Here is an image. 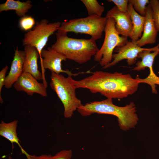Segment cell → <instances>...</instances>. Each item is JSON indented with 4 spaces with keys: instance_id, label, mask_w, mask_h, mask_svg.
I'll return each instance as SVG.
<instances>
[{
    "instance_id": "1",
    "label": "cell",
    "mask_w": 159,
    "mask_h": 159,
    "mask_svg": "<svg viewBox=\"0 0 159 159\" xmlns=\"http://www.w3.org/2000/svg\"><path fill=\"white\" fill-rule=\"evenodd\" d=\"M71 79L76 89H87L92 93H99L112 99H122L134 94L140 84L130 74L102 71L92 72L79 80L73 79L72 77Z\"/></svg>"
},
{
    "instance_id": "2",
    "label": "cell",
    "mask_w": 159,
    "mask_h": 159,
    "mask_svg": "<svg viewBox=\"0 0 159 159\" xmlns=\"http://www.w3.org/2000/svg\"><path fill=\"white\" fill-rule=\"evenodd\" d=\"M77 111L84 117L94 113L115 116L120 128L124 131L134 128L139 120L136 113V107L133 102H130L125 106L120 107L114 105L112 99L109 98L83 105L78 108Z\"/></svg>"
},
{
    "instance_id": "3",
    "label": "cell",
    "mask_w": 159,
    "mask_h": 159,
    "mask_svg": "<svg viewBox=\"0 0 159 159\" xmlns=\"http://www.w3.org/2000/svg\"><path fill=\"white\" fill-rule=\"evenodd\" d=\"M56 42L49 48L64 56L67 59L79 64L86 63L94 56L99 50L96 41L69 37L67 33L57 31Z\"/></svg>"
},
{
    "instance_id": "4",
    "label": "cell",
    "mask_w": 159,
    "mask_h": 159,
    "mask_svg": "<svg viewBox=\"0 0 159 159\" xmlns=\"http://www.w3.org/2000/svg\"><path fill=\"white\" fill-rule=\"evenodd\" d=\"M71 76L65 77L61 74L51 72L50 85L56 93L64 107L63 115L71 118L74 111L83 105L77 97L76 88L71 80Z\"/></svg>"
},
{
    "instance_id": "5",
    "label": "cell",
    "mask_w": 159,
    "mask_h": 159,
    "mask_svg": "<svg viewBox=\"0 0 159 159\" xmlns=\"http://www.w3.org/2000/svg\"><path fill=\"white\" fill-rule=\"evenodd\" d=\"M107 19L105 17L93 16L64 21L57 31L66 33L72 32L87 34L96 41L101 38Z\"/></svg>"
},
{
    "instance_id": "6",
    "label": "cell",
    "mask_w": 159,
    "mask_h": 159,
    "mask_svg": "<svg viewBox=\"0 0 159 159\" xmlns=\"http://www.w3.org/2000/svg\"><path fill=\"white\" fill-rule=\"evenodd\" d=\"M104 32L103 43L94 56V60L99 62L102 67L112 62L113 52L116 47L123 46L128 42L127 37L120 36L116 29L113 18H107Z\"/></svg>"
},
{
    "instance_id": "7",
    "label": "cell",
    "mask_w": 159,
    "mask_h": 159,
    "mask_svg": "<svg viewBox=\"0 0 159 159\" xmlns=\"http://www.w3.org/2000/svg\"><path fill=\"white\" fill-rule=\"evenodd\" d=\"M59 21L49 23L46 19L37 22L32 30L24 34L22 44L35 47L39 55L41 67L42 59L41 53L46 45L49 37L57 31L61 25Z\"/></svg>"
},
{
    "instance_id": "8",
    "label": "cell",
    "mask_w": 159,
    "mask_h": 159,
    "mask_svg": "<svg viewBox=\"0 0 159 159\" xmlns=\"http://www.w3.org/2000/svg\"><path fill=\"white\" fill-rule=\"evenodd\" d=\"M41 56L42 59V65L41 67L42 73L43 76V82L47 86V83L45 76V69H48L57 74L65 73L68 76H75L79 73H74L69 70H64L62 69V62L66 61V57L64 55L53 50L48 48L47 50L43 49L41 53Z\"/></svg>"
},
{
    "instance_id": "9",
    "label": "cell",
    "mask_w": 159,
    "mask_h": 159,
    "mask_svg": "<svg viewBox=\"0 0 159 159\" xmlns=\"http://www.w3.org/2000/svg\"><path fill=\"white\" fill-rule=\"evenodd\" d=\"M136 42L131 40L123 46L116 47L114 50L116 53L113 54L112 61L102 68L107 69L114 66L124 59L127 60L128 65L136 63L139 53L146 49L139 47Z\"/></svg>"
},
{
    "instance_id": "10",
    "label": "cell",
    "mask_w": 159,
    "mask_h": 159,
    "mask_svg": "<svg viewBox=\"0 0 159 159\" xmlns=\"http://www.w3.org/2000/svg\"><path fill=\"white\" fill-rule=\"evenodd\" d=\"M13 86L17 91L24 92L29 95L37 93L44 97L47 96V86L43 83L39 82L36 78L28 73L23 72Z\"/></svg>"
},
{
    "instance_id": "11",
    "label": "cell",
    "mask_w": 159,
    "mask_h": 159,
    "mask_svg": "<svg viewBox=\"0 0 159 159\" xmlns=\"http://www.w3.org/2000/svg\"><path fill=\"white\" fill-rule=\"evenodd\" d=\"M105 17L114 19L116 29L120 35L130 37L132 33L133 26L128 12L121 11L115 6L107 11Z\"/></svg>"
},
{
    "instance_id": "12",
    "label": "cell",
    "mask_w": 159,
    "mask_h": 159,
    "mask_svg": "<svg viewBox=\"0 0 159 159\" xmlns=\"http://www.w3.org/2000/svg\"><path fill=\"white\" fill-rule=\"evenodd\" d=\"M143 34L136 42L137 45L141 47L147 44L155 43L158 32L152 18V9L149 4L146 7Z\"/></svg>"
},
{
    "instance_id": "13",
    "label": "cell",
    "mask_w": 159,
    "mask_h": 159,
    "mask_svg": "<svg viewBox=\"0 0 159 159\" xmlns=\"http://www.w3.org/2000/svg\"><path fill=\"white\" fill-rule=\"evenodd\" d=\"M25 57L24 51L19 50L17 47L15 50L10 71L6 78L4 86L5 88H11L22 73Z\"/></svg>"
},
{
    "instance_id": "14",
    "label": "cell",
    "mask_w": 159,
    "mask_h": 159,
    "mask_svg": "<svg viewBox=\"0 0 159 159\" xmlns=\"http://www.w3.org/2000/svg\"><path fill=\"white\" fill-rule=\"evenodd\" d=\"M25 57L23 64V72L30 74L38 80H43L42 72L38 69L37 60L39 55L37 49L34 47L24 46Z\"/></svg>"
},
{
    "instance_id": "15",
    "label": "cell",
    "mask_w": 159,
    "mask_h": 159,
    "mask_svg": "<svg viewBox=\"0 0 159 159\" xmlns=\"http://www.w3.org/2000/svg\"><path fill=\"white\" fill-rule=\"evenodd\" d=\"M159 54V44L156 46L146 48L139 53L138 58L141 60L136 63V66L133 70L140 71L148 68L150 70H153V65L155 57Z\"/></svg>"
},
{
    "instance_id": "16",
    "label": "cell",
    "mask_w": 159,
    "mask_h": 159,
    "mask_svg": "<svg viewBox=\"0 0 159 159\" xmlns=\"http://www.w3.org/2000/svg\"><path fill=\"white\" fill-rule=\"evenodd\" d=\"M18 121L15 120L9 122H5L3 120L0 123V135L9 141L14 148V144H17L21 149L22 153L24 154L26 152L21 146L20 141L18 138L16 129Z\"/></svg>"
},
{
    "instance_id": "17",
    "label": "cell",
    "mask_w": 159,
    "mask_h": 159,
    "mask_svg": "<svg viewBox=\"0 0 159 159\" xmlns=\"http://www.w3.org/2000/svg\"><path fill=\"white\" fill-rule=\"evenodd\" d=\"M132 21L133 32L130 38L132 41H137L141 38L143 32L145 16L138 13L134 9L132 5L129 2L128 11Z\"/></svg>"
},
{
    "instance_id": "18",
    "label": "cell",
    "mask_w": 159,
    "mask_h": 159,
    "mask_svg": "<svg viewBox=\"0 0 159 159\" xmlns=\"http://www.w3.org/2000/svg\"><path fill=\"white\" fill-rule=\"evenodd\" d=\"M31 3L30 0L21 2L19 0H7L4 3L0 4V12L14 10L18 16L22 17L25 16L32 7Z\"/></svg>"
},
{
    "instance_id": "19",
    "label": "cell",
    "mask_w": 159,
    "mask_h": 159,
    "mask_svg": "<svg viewBox=\"0 0 159 159\" xmlns=\"http://www.w3.org/2000/svg\"><path fill=\"white\" fill-rule=\"evenodd\" d=\"M87 10L88 16H102L104 7L100 5L96 0H81Z\"/></svg>"
},
{
    "instance_id": "20",
    "label": "cell",
    "mask_w": 159,
    "mask_h": 159,
    "mask_svg": "<svg viewBox=\"0 0 159 159\" xmlns=\"http://www.w3.org/2000/svg\"><path fill=\"white\" fill-rule=\"evenodd\" d=\"M136 78L138 80L140 83H145L149 85L151 87L152 92L155 94L157 93L155 85H159V77L155 74L153 70H150L149 75L145 78L141 79L137 76Z\"/></svg>"
},
{
    "instance_id": "21",
    "label": "cell",
    "mask_w": 159,
    "mask_h": 159,
    "mask_svg": "<svg viewBox=\"0 0 159 159\" xmlns=\"http://www.w3.org/2000/svg\"><path fill=\"white\" fill-rule=\"evenodd\" d=\"M129 2L132 5L135 11L143 16L146 15V10L147 5L150 4L148 0H130Z\"/></svg>"
},
{
    "instance_id": "22",
    "label": "cell",
    "mask_w": 159,
    "mask_h": 159,
    "mask_svg": "<svg viewBox=\"0 0 159 159\" xmlns=\"http://www.w3.org/2000/svg\"><path fill=\"white\" fill-rule=\"evenodd\" d=\"M150 4L152 10V18L158 32H159V1L150 0Z\"/></svg>"
},
{
    "instance_id": "23",
    "label": "cell",
    "mask_w": 159,
    "mask_h": 159,
    "mask_svg": "<svg viewBox=\"0 0 159 159\" xmlns=\"http://www.w3.org/2000/svg\"><path fill=\"white\" fill-rule=\"evenodd\" d=\"M36 23L34 19L30 16L22 17L19 21L20 28L25 31L30 30Z\"/></svg>"
},
{
    "instance_id": "24",
    "label": "cell",
    "mask_w": 159,
    "mask_h": 159,
    "mask_svg": "<svg viewBox=\"0 0 159 159\" xmlns=\"http://www.w3.org/2000/svg\"><path fill=\"white\" fill-rule=\"evenodd\" d=\"M107 1L114 3L119 11L123 12H127L129 0H109Z\"/></svg>"
},
{
    "instance_id": "25",
    "label": "cell",
    "mask_w": 159,
    "mask_h": 159,
    "mask_svg": "<svg viewBox=\"0 0 159 159\" xmlns=\"http://www.w3.org/2000/svg\"><path fill=\"white\" fill-rule=\"evenodd\" d=\"M72 156V152L71 150H64L52 156V159H71Z\"/></svg>"
},
{
    "instance_id": "26",
    "label": "cell",
    "mask_w": 159,
    "mask_h": 159,
    "mask_svg": "<svg viewBox=\"0 0 159 159\" xmlns=\"http://www.w3.org/2000/svg\"><path fill=\"white\" fill-rule=\"evenodd\" d=\"M8 68V67L6 65L0 72V102L1 104H2L4 102L3 99L1 95V92L3 86H4L6 77V74Z\"/></svg>"
},
{
    "instance_id": "27",
    "label": "cell",
    "mask_w": 159,
    "mask_h": 159,
    "mask_svg": "<svg viewBox=\"0 0 159 159\" xmlns=\"http://www.w3.org/2000/svg\"><path fill=\"white\" fill-rule=\"evenodd\" d=\"M27 159H52V155L50 154H43L39 156L30 155L27 153L25 155Z\"/></svg>"
},
{
    "instance_id": "28",
    "label": "cell",
    "mask_w": 159,
    "mask_h": 159,
    "mask_svg": "<svg viewBox=\"0 0 159 159\" xmlns=\"http://www.w3.org/2000/svg\"><path fill=\"white\" fill-rule=\"evenodd\" d=\"M7 159H13L11 156H9Z\"/></svg>"
}]
</instances>
